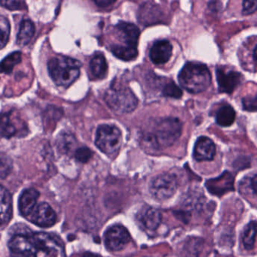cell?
Here are the masks:
<instances>
[{
    "label": "cell",
    "mask_w": 257,
    "mask_h": 257,
    "mask_svg": "<svg viewBox=\"0 0 257 257\" xmlns=\"http://www.w3.org/2000/svg\"><path fill=\"white\" fill-rule=\"evenodd\" d=\"M116 31L119 39L125 42L126 46L137 48L140 32L137 26L131 23L121 21L116 26Z\"/></svg>",
    "instance_id": "14"
},
{
    "label": "cell",
    "mask_w": 257,
    "mask_h": 257,
    "mask_svg": "<svg viewBox=\"0 0 257 257\" xmlns=\"http://www.w3.org/2000/svg\"><path fill=\"white\" fill-rule=\"evenodd\" d=\"M172 44L167 40L155 42L149 51V58L155 65H162L167 63L172 55Z\"/></svg>",
    "instance_id": "12"
},
{
    "label": "cell",
    "mask_w": 257,
    "mask_h": 257,
    "mask_svg": "<svg viewBox=\"0 0 257 257\" xmlns=\"http://www.w3.org/2000/svg\"><path fill=\"white\" fill-rule=\"evenodd\" d=\"M17 132L18 128L11 118V113L0 114V133L2 136L10 138L15 136Z\"/></svg>",
    "instance_id": "22"
},
{
    "label": "cell",
    "mask_w": 257,
    "mask_h": 257,
    "mask_svg": "<svg viewBox=\"0 0 257 257\" xmlns=\"http://www.w3.org/2000/svg\"><path fill=\"white\" fill-rule=\"evenodd\" d=\"M107 105L119 114L132 112L137 106V99L128 87L112 86L105 96Z\"/></svg>",
    "instance_id": "5"
},
{
    "label": "cell",
    "mask_w": 257,
    "mask_h": 257,
    "mask_svg": "<svg viewBox=\"0 0 257 257\" xmlns=\"http://www.w3.org/2000/svg\"><path fill=\"white\" fill-rule=\"evenodd\" d=\"M112 53L115 57L125 61H131L137 57V48L126 46V45H113L111 48Z\"/></svg>",
    "instance_id": "21"
},
{
    "label": "cell",
    "mask_w": 257,
    "mask_h": 257,
    "mask_svg": "<svg viewBox=\"0 0 257 257\" xmlns=\"http://www.w3.org/2000/svg\"><path fill=\"white\" fill-rule=\"evenodd\" d=\"M57 216L53 208L46 202H42L35 207L29 220L39 227L48 228L55 223Z\"/></svg>",
    "instance_id": "10"
},
{
    "label": "cell",
    "mask_w": 257,
    "mask_h": 257,
    "mask_svg": "<svg viewBox=\"0 0 257 257\" xmlns=\"http://www.w3.org/2000/svg\"><path fill=\"white\" fill-rule=\"evenodd\" d=\"M90 69L95 78L103 79L107 73V60L103 54H98L92 59L90 62Z\"/></svg>",
    "instance_id": "19"
},
{
    "label": "cell",
    "mask_w": 257,
    "mask_h": 257,
    "mask_svg": "<svg viewBox=\"0 0 257 257\" xmlns=\"http://www.w3.org/2000/svg\"><path fill=\"white\" fill-rule=\"evenodd\" d=\"M81 63L66 57H53L48 61L50 76L57 86L67 87L79 77Z\"/></svg>",
    "instance_id": "4"
},
{
    "label": "cell",
    "mask_w": 257,
    "mask_h": 257,
    "mask_svg": "<svg viewBox=\"0 0 257 257\" xmlns=\"http://www.w3.org/2000/svg\"><path fill=\"white\" fill-rule=\"evenodd\" d=\"M206 187L212 194L222 196L234 190L233 175L229 172H223L218 178L207 181Z\"/></svg>",
    "instance_id": "11"
},
{
    "label": "cell",
    "mask_w": 257,
    "mask_h": 257,
    "mask_svg": "<svg viewBox=\"0 0 257 257\" xmlns=\"http://www.w3.org/2000/svg\"><path fill=\"white\" fill-rule=\"evenodd\" d=\"M35 26L30 20H24L21 23L19 32L17 36V44L20 46H25L33 39L35 34Z\"/></svg>",
    "instance_id": "18"
},
{
    "label": "cell",
    "mask_w": 257,
    "mask_h": 257,
    "mask_svg": "<svg viewBox=\"0 0 257 257\" xmlns=\"http://www.w3.org/2000/svg\"><path fill=\"white\" fill-rule=\"evenodd\" d=\"M240 189H241V192L243 194H251L255 197L256 194V174H254L253 176L244 178L241 181Z\"/></svg>",
    "instance_id": "25"
},
{
    "label": "cell",
    "mask_w": 257,
    "mask_h": 257,
    "mask_svg": "<svg viewBox=\"0 0 257 257\" xmlns=\"http://www.w3.org/2000/svg\"><path fill=\"white\" fill-rule=\"evenodd\" d=\"M21 61V53L15 51L6 57L0 63V73L10 74L16 65Z\"/></svg>",
    "instance_id": "23"
},
{
    "label": "cell",
    "mask_w": 257,
    "mask_h": 257,
    "mask_svg": "<svg viewBox=\"0 0 257 257\" xmlns=\"http://www.w3.org/2000/svg\"><path fill=\"white\" fill-rule=\"evenodd\" d=\"M216 73L219 90L221 93H232L242 81L241 74L232 69L219 67Z\"/></svg>",
    "instance_id": "9"
},
{
    "label": "cell",
    "mask_w": 257,
    "mask_h": 257,
    "mask_svg": "<svg viewBox=\"0 0 257 257\" xmlns=\"http://www.w3.org/2000/svg\"><path fill=\"white\" fill-rule=\"evenodd\" d=\"M235 117H236V114L234 108L229 105H225L217 111L216 114V121L220 126L227 127L233 124Z\"/></svg>",
    "instance_id": "20"
},
{
    "label": "cell",
    "mask_w": 257,
    "mask_h": 257,
    "mask_svg": "<svg viewBox=\"0 0 257 257\" xmlns=\"http://www.w3.org/2000/svg\"><path fill=\"white\" fill-rule=\"evenodd\" d=\"M180 84L187 91L199 93L206 90L211 84V75L205 65L190 62L184 66L178 75Z\"/></svg>",
    "instance_id": "3"
},
{
    "label": "cell",
    "mask_w": 257,
    "mask_h": 257,
    "mask_svg": "<svg viewBox=\"0 0 257 257\" xmlns=\"http://www.w3.org/2000/svg\"><path fill=\"white\" fill-rule=\"evenodd\" d=\"M182 123L176 117H165L151 122L143 132V145L149 150L158 151L172 146L181 137Z\"/></svg>",
    "instance_id": "2"
},
{
    "label": "cell",
    "mask_w": 257,
    "mask_h": 257,
    "mask_svg": "<svg viewBox=\"0 0 257 257\" xmlns=\"http://www.w3.org/2000/svg\"><path fill=\"white\" fill-rule=\"evenodd\" d=\"M256 221L250 222L244 229L242 240L244 247L247 250H250L254 247L255 241H256Z\"/></svg>",
    "instance_id": "24"
},
{
    "label": "cell",
    "mask_w": 257,
    "mask_h": 257,
    "mask_svg": "<svg viewBox=\"0 0 257 257\" xmlns=\"http://www.w3.org/2000/svg\"><path fill=\"white\" fill-rule=\"evenodd\" d=\"M9 248L12 257H66L61 240L45 232L15 234Z\"/></svg>",
    "instance_id": "1"
},
{
    "label": "cell",
    "mask_w": 257,
    "mask_h": 257,
    "mask_svg": "<svg viewBox=\"0 0 257 257\" xmlns=\"http://www.w3.org/2000/svg\"><path fill=\"white\" fill-rule=\"evenodd\" d=\"M39 193L33 188L24 190L21 194L18 202L20 213L23 217H28L36 206Z\"/></svg>",
    "instance_id": "15"
},
{
    "label": "cell",
    "mask_w": 257,
    "mask_h": 257,
    "mask_svg": "<svg viewBox=\"0 0 257 257\" xmlns=\"http://www.w3.org/2000/svg\"><path fill=\"white\" fill-rule=\"evenodd\" d=\"M92 151L86 147L78 148L75 153V157L77 161L82 163H87L92 158Z\"/></svg>",
    "instance_id": "28"
},
{
    "label": "cell",
    "mask_w": 257,
    "mask_h": 257,
    "mask_svg": "<svg viewBox=\"0 0 257 257\" xmlns=\"http://www.w3.org/2000/svg\"><path fill=\"white\" fill-rule=\"evenodd\" d=\"M10 23L7 18L0 16V49H3L9 42L10 36Z\"/></svg>",
    "instance_id": "26"
},
{
    "label": "cell",
    "mask_w": 257,
    "mask_h": 257,
    "mask_svg": "<svg viewBox=\"0 0 257 257\" xmlns=\"http://www.w3.org/2000/svg\"><path fill=\"white\" fill-rule=\"evenodd\" d=\"M107 248L112 251H119L131 240L129 232L124 226L115 225L109 228L104 236Z\"/></svg>",
    "instance_id": "8"
},
{
    "label": "cell",
    "mask_w": 257,
    "mask_h": 257,
    "mask_svg": "<svg viewBox=\"0 0 257 257\" xmlns=\"http://www.w3.org/2000/svg\"><path fill=\"white\" fill-rule=\"evenodd\" d=\"M11 169L12 163L10 160L7 157L0 154V179H3L7 177L10 173Z\"/></svg>",
    "instance_id": "29"
},
{
    "label": "cell",
    "mask_w": 257,
    "mask_h": 257,
    "mask_svg": "<svg viewBox=\"0 0 257 257\" xmlns=\"http://www.w3.org/2000/svg\"><path fill=\"white\" fill-rule=\"evenodd\" d=\"M81 257H87V256H83V255H82V256H81Z\"/></svg>",
    "instance_id": "33"
},
{
    "label": "cell",
    "mask_w": 257,
    "mask_h": 257,
    "mask_svg": "<svg viewBox=\"0 0 257 257\" xmlns=\"http://www.w3.org/2000/svg\"><path fill=\"white\" fill-rule=\"evenodd\" d=\"M122 142V133L116 126L101 125L97 130L95 145L104 154H113L117 152Z\"/></svg>",
    "instance_id": "6"
},
{
    "label": "cell",
    "mask_w": 257,
    "mask_h": 257,
    "mask_svg": "<svg viewBox=\"0 0 257 257\" xmlns=\"http://www.w3.org/2000/svg\"><path fill=\"white\" fill-rule=\"evenodd\" d=\"M178 179L172 174L164 173L155 177L149 184V191L155 199L166 200L176 193Z\"/></svg>",
    "instance_id": "7"
},
{
    "label": "cell",
    "mask_w": 257,
    "mask_h": 257,
    "mask_svg": "<svg viewBox=\"0 0 257 257\" xmlns=\"http://www.w3.org/2000/svg\"><path fill=\"white\" fill-rule=\"evenodd\" d=\"M12 214V200L9 192L0 186V225L7 223Z\"/></svg>",
    "instance_id": "17"
},
{
    "label": "cell",
    "mask_w": 257,
    "mask_h": 257,
    "mask_svg": "<svg viewBox=\"0 0 257 257\" xmlns=\"http://www.w3.org/2000/svg\"><path fill=\"white\" fill-rule=\"evenodd\" d=\"M139 220L146 229L155 230L161 224V216L158 210L148 207L142 210L139 214Z\"/></svg>",
    "instance_id": "16"
},
{
    "label": "cell",
    "mask_w": 257,
    "mask_h": 257,
    "mask_svg": "<svg viewBox=\"0 0 257 257\" xmlns=\"http://www.w3.org/2000/svg\"><path fill=\"white\" fill-rule=\"evenodd\" d=\"M243 14L244 15H251L256 11L257 0H243Z\"/></svg>",
    "instance_id": "30"
},
{
    "label": "cell",
    "mask_w": 257,
    "mask_h": 257,
    "mask_svg": "<svg viewBox=\"0 0 257 257\" xmlns=\"http://www.w3.org/2000/svg\"><path fill=\"white\" fill-rule=\"evenodd\" d=\"M162 94L167 97L180 99L182 96L183 92L174 81H170L163 87Z\"/></svg>",
    "instance_id": "27"
},
{
    "label": "cell",
    "mask_w": 257,
    "mask_h": 257,
    "mask_svg": "<svg viewBox=\"0 0 257 257\" xmlns=\"http://www.w3.org/2000/svg\"><path fill=\"white\" fill-rule=\"evenodd\" d=\"M94 3L100 7H107L116 3V0H93Z\"/></svg>",
    "instance_id": "32"
},
{
    "label": "cell",
    "mask_w": 257,
    "mask_h": 257,
    "mask_svg": "<svg viewBox=\"0 0 257 257\" xmlns=\"http://www.w3.org/2000/svg\"><path fill=\"white\" fill-rule=\"evenodd\" d=\"M216 154V146L209 138L202 136L196 141L193 151L195 160L199 162L209 161Z\"/></svg>",
    "instance_id": "13"
},
{
    "label": "cell",
    "mask_w": 257,
    "mask_h": 257,
    "mask_svg": "<svg viewBox=\"0 0 257 257\" xmlns=\"http://www.w3.org/2000/svg\"><path fill=\"white\" fill-rule=\"evenodd\" d=\"M243 107L244 109L249 111H255L256 109V98L247 97L243 99L242 101Z\"/></svg>",
    "instance_id": "31"
}]
</instances>
